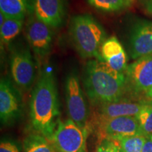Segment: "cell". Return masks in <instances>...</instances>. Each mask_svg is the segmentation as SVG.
<instances>
[{
    "label": "cell",
    "instance_id": "cell-1",
    "mask_svg": "<svg viewBox=\"0 0 152 152\" xmlns=\"http://www.w3.org/2000/svg\"><path fill=\"white\" fill-rule=\"evenodd\" d=\"M59 102L54 74L48 69L41 73L31 93L30 118L32 127L49 141L59 118Z\"/></svg>",
    "mask_w": 152,
    "mask_h": 152
},
{
    "label": "cell",
    "instance_id": "cell-2",
    "mask_svg": "<svg viewBox=\"0 0 152 152\" xmlns=\"http://www.w3.org/2000/svg\"><path fill=\"white\" fill-rule=\"evenodd\" d=\"M83 85L90 102L99 106L121 100L127 91L125 73L115 71L97 58L87 62Z\"/></svg>",
    "mask_w": 152,
    "mask_h": 152
},
{
    "label": "cell",
    "instance_id": "cell-3",
    "mask_svg": "<svg viewBox=\"0 0 152 152\" xmlns=\"http://www.w3.org/2000/svg\"><path fill=\"white\" fill-rule=\"evenodd\" d=\"M72 44L82 58L101 59L100 50L106 39L102 26L90 14L76 15L69 26Z\"/></svg>",
    "mask_w": 152,
    "mask_h": 152
},
{
    "label": "cell",
    "instance_id": "cell-4",
    "mask_svg": "<svg viewBox=\"0 0 152 152\" xmlns=\"http://www.w3.org/2000/svg\"><path fill=\"white\" fill-rule=\"evenodd\" d=\"M65 93L67 111L70 119L80 128L87 131L90 111L79 77L75 72L70 73L66 77Z\"/></svg>",
    "mask_w": 152,
    "mask_h": 152
},
{
    "label": "cell",
    "instance_id": "cell-5",
    "mask_svg": "<svg viewBox=\"0 0 152 152\" xmlns=\"http://www.w3.org/2000/svg\"><path fill=\"white\" fill-rule=\"evenodd\" d=\"M87 131L71 119L58 121L50 142L56 152H86Z\"/></svg>",
    "mask_w": 152,
    "mask_h": 152
},
{
    "label": "cell",
    "instance_id": "cell-6",
    "mask_svg": "<svg viewBox=\"0 0 152 152\" xmlns=\"http://www.w3.org/2000/svg\"><path fill=\"white\" fill-rule=\"evenodd\" d=\"M10 73L11 79L20 90L28 91L35 80V62L28 47H19L11 53Z\"/></svg>",
    "mask_w": 152,
    "mask_h": 152
},
{
    "label": "cell",
    "instance_id": "cell-7",
    "mask_svg": "<svg viewBox=\"0 0 152 152\" xmlns=\"http://www.w3.org/2000/svg\"><path fill=\"white\" fill-rule=\"evenodd\" d=\"M25 35L28 46L38 58H45L50 53L53 41L52 28L39 20L34 14L28 17Z\"/></svg>",
    "mask_w": 152,
    "mask_h": 152
},
{
    "label": "cell",
    "instance_id": "cell-8",
    "mask_svg": "<svg viewBox=\"0 0 152 152\" xmlns=\"http://www.w3.org/2000/svg\"><path fill=\"white\" fill-rule=\"evenodd\" d=\"M98 124L104 138L112 141L116 140L118 142L127 137L144 134L136 116L98 118Z\"/></svg>",
    "mask_w": 152,
    "mask_h": 152
},
{
    "label": "cell",
    "instance_id": "cell-9",
    "mask_svg": "<svg viewBox=\"0 0 152 152\" xmlns=\"http://www.w3.org/2000/svg\"><path fill=\"white\" fill-rule=\"evenodd\" d=\"M124 73L127 90L147 93L152 87V55L136 59L128 65Z\"/></svg>",
    "mask_w": 152,
    "mask_h": 152
},
{
    "label": "cell",
    "instance_id": "cell-10",
    "mask_svg": "<svg viewBox=\"0 0 152 152\" xmlns=\"http://www.w3.org/2000/svg\"><path fill=\"white\" fill-rule=\"evenodd\" d=\"M128 49L132 59L152 55V21L138 20L131 26Z\"/></svg>",
    "mask_w": 152,
    "mask_h": 152
},
{
    "label": "cell",
    "instance_id": "cell-11",
    "mask_svg": "<svg viewBox=\"0 0 152 152\" xmlns=\"http://www.w3.org/2000/svg\"><path fill=\"white\" fill-rule=\"evenodd\" d=\"M20 92L8 77L0 82V117L4 124H9L18 118L21 113Z\"/></svg>",
    "mask_w": 152,
    "mask_h": 152
},
{
    "label": "cell",
    "instance_id": "cell-12",
    "mask_svg": "<svg viewBox=\"0 0 152 152\" xmlns=\"http://www.w3.org/2000/svg\"><path fill=\"white\" fill-rule=\"evenodd\" d=\"M66 11V0H34L33 14L52 28L61 27Z\"/></svg>",
    "mask_w": 152,
    "mask_h": 152
},
{
    "label": "cell",
    "instance_id": "cell-13",
    "mask_svg": "<svg viewBox=\"0 0 152 152\" xmlns=\"http://www.w3.org/2000/svg\"><path fill=\"white\" fill-rule=\"evenodd\" d=\"M101 59L107 63L115 71L124 73L127 66V56L117 37L106 39L100 50Z\"/></svg>",
    "mask_w": 152,
    "mask_h": 152
},
{
    "label": "cell",
    "instance_id": "cell-14",
    "mask_svg": "<svg viewBox=\"0 0 152 152\" xmlns=\"http://www.w3.org/2000/svg\"><path fill=\"white\" fill-rule=\"evenodd\" d=\"M147 104L140 102L123 101L111 102L100 105L99 118H112L122 116H137Z\"/></svg>",
    "mask_w": 152,
    "mask_h": 152
},
{
    "label": "cell",
    "instance_id": "cell-15",
    "mask_svg": "<svg viewBox=\"0 0 152 152\" xmlns=\"http://www.w3.org/2000/svg\"><path fill=\"white\" fill-rule=\"evenodd\" d=\"M34 0H0V11L7 18L23 19L33 14Z\"/></svg>",
    "mask_w": 152,
    "mask_h": 152
},
{
    "label": "cell",
    "instance_id": "cell-16",
    "mask_svg": "<svg viewBox=\"0 0 152 152\" xmlns=\"http://www.w3.org/2000/svg\"><path fill=\"white\" fill-rule=\"evenodd\" d=\"M23 152H55L52 143L38 133L28 135L23 142Z\"/></svg>",
    "mask_w": 152,
    "mask_h": 152
},
{
    "label": "cell",
    "instance_id": "cell-17",
    "mask_svg": "<svg viewBox=\"0 0 152 152\" xmlns=\"http://www.w3.org/2000/svg\"><path fill=\"white\" fill-rule=\"evenodd\" d=\"M24 20L23 19L6 18L4 23L0 26L1 42L10 43L21 32Z\"/></svg>",
    "mask_w": 152,
    "mask_h": 152
},
{
    "label": "cell",
    "instance_id": "cell-18",
    "mask_svg": "<svg viewBox=\"0 0 152 152\" xmlns=\"http://www.w3.org/2000/svg\"><path fill=\"white\" fill-rule=\"evenodd\" d=\"M87 2L96 10L105 13L121 11L130 4L129 0H87Z\"/></svg>",
    "mask_w": 152,
    "mask_h": 152
},
{
    "label": "cell",
    "instance_id": "cell-19",
    "mask_svg": "<svg viewBox=\"0 0 152 152\" xmlns=\"http://www.w3.org/2000/svg\"><path fill=\"white\" fill-rule=\"evenodd\" d=\"M146 141V135H134L122 138L119 141V147L122 152H142Z\"/></svg>",
    "mask_w": 152,
    "mask_h": 152
},
{
    "label": "cell",
    "instance_id": "cell-20",
    "mask_svg": "<svg viewBox=\"0 0 152 152\" xmlns=\"http://www.w3.org/2000/svg\"><path fill=\"white\" fill-rule=\"evenodd\" d=\"M136 118L144 135L152 134V105L147 104Z\"/></svg>",
    "mask_w": 152,
    "mask_h": 152
},
{
    "label": "cell",
    "instance_id": "cell-21",
    "mask_svg": "<svg viewBox=\"0 0 152 152\" xmlns=\"http://www.w3.org/2000/svg\"><path fill=\"white\" fill-rule=\"evenodd\" d=\"M115 146L116 144L113 141L104 138L96 148V152H114Z\"/></svg>",
    "mask_w": 152,
    "mask_h": 152
},
{
    "label": "cell",
    "instance_id": "cell-22",
    "mask_svg": "<svg viewBox=\"0 0 152 152\" xmlns=\"http://www.w3.org/2000/svg\"><path fill=\"white\" fill-rule=\"evenodd\" d=\"M0 152H20L17 146L11 142H1Z\"/></svg>",
    "mask_w": 152,
    "mask_h": 152
},
{
    "label": "cell",
    "instance_id": "cell-23",
    "mask_svg": "<svg viewBox=\"0 0 152 152\" xmlns=\"http://www.w3.org/2000/svg\"><path fill=\"white\" fill-rule=\"evenodd\" d=\"M142 152H152V134L146 135V141Z\"/></svg>",
    "mask_w": 152,
    "mask_h": 152
},
{
    "label": "cell",
    "instance_id": "cell-24",
    "mask_svg": "<svg viewBox=\"0 0 152 152\" xmlns=\"http://www.w3.org/2000/svg\"><path fill=\"white\" fill-rule=\"evenodd\" d=\"M144 9L148 13L152 14V0H143L142 2Z\"/></svg>",
    "mask_w": 152,
    "mask_h": 152
},
{
    "label": "cell",
    "instance_id": "cell-25",
    "mask_svg": "<svg viewBox=\"0 0 152 152\" xmlns=\"http://www.w3.org/2000/svg\"><path fill=\"white\" fill-rule=\"evenodd\" d=\"M146 95L148 96V97L150 99H152V87L150 90L148 91V92L146 93Z\"/></svg>",
    "mask_w": 152,
    "mask_h": 152
},
{
    "label": "cell",
    "instance_id": "cell-26",
    "mask_svg": "<svg viewBox=\"0 0 152 152\" xmlns=\"http://www.w3.org/2000/svg\"><path fill=\"white\" fill-rule=\"evenodd\" d=\"M114 152H122L121 150V148H120V147H119V145H118V144H116V146H115Z\"/></svg>",
    "mask_w": 152,
    "mask_h": 152
}]
</instances>
